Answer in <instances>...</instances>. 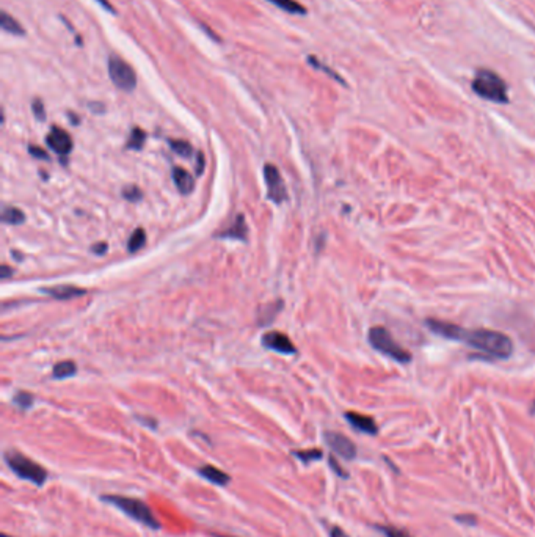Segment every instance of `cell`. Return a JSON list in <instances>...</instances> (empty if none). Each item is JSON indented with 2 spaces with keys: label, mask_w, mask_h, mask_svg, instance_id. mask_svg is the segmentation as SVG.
I'll return each instance as SVG.
<instances>
[{
  "label": "cell",
  "mask_w": 535,
  "mask_h": 537,
  "mask_svg": "<svg viewBox=\"0 0 535 537\" xmlns=\"http://www.w3.org/2000/svg\"><path fill=\"white\" fill-rule=\"evenodd\" d=\"M262 346L267 347V349H272L275 352H280V354H296V346L291 341L289 336L280 332H269L262 336Z\"/></svg>",
  "instance_id": "10"
},
{
  "label": "cell",
  "mask_w": 535,
  "mask_h": 537,
  "mask_svg": "<svg viewBox=\"0 0 535 537\" xmlns=\"http://www.w3.org/2000/svg\"><path fill=\"white\" fill-rule=\"evenodd\" d=\"M107 248H108V247H107V243H106V242H97L96 246H93L91 252L95 253V254H97V256H101V254L107 253Z\"/></svg>",
  "instance_id": "31"
},
{
  "label": "cell",
  "mask_w": 535,
  "mask_h": 537,
  "mask_svg": "<svg viewBox=\"0 0 535 537\" xmlns=\"http://www.w3.org/2000/svg\"><path fill=\"white\" fill-rule=\"evenodd\" d=\"M43 292H47L51 297H56L58 300H68V298H74V297H82L86 294L85 289L78 286H71V285H58V286H52V287H43Z\"/></svg>",
  "instance_id": "13"
},
{
  "label": "cell",
  "mask_w": 535,
  "mask_h": 537,
  "mask_svg": "<svg viewBox=\"0 0 535 537\" xmlns=\"http://www.w3.org/2000/svg\"><path fill=\"white\" fill-rule=\"evenodd\" d=\"M381 533L386 537H413L410 533H407L405 529L396 528V526H380L379 528Z\"/></svg>",
  "instance_id": "27"
},
{
  "label": "cell",
  "mask_w": 535,
  "mask_h": 537,
  "mask_svg": "<svg viewBox=\"0 0 535 537\" xmlns=\"http://www.w3.org/2000/svg\"><path fill=\"white\" fill-rule=\"evenodd\" d=\"M168 143H170L174 153L182 156V157H190L193 153L192 145H190L189 142H185V140H168Z\"/></svg>",
  "instance_id": "23"
},
{
  "label": "cell",
  "mask_w": 535,
  "mask_h": 537,
  "mask_svg": "<svg viewBox=\"0 0 535 537\" xmlns=\"http://www.w3.org/2000/svg\"><path fill=\"white\" fill-rule=\"evenodd\" d=\"M427 327L430 332L441 336V338L451 341H460L473 349L479 350L480 354L490 355L493 358H509L513 352L512 339L502 332L488 329H465L460 325L443 322L438 319H429Z\"/></svg>",
  "instance_id": "1"
},
{
  "label": "cell",
  "mask_w": 535,
  "mask_h": 537,
  "mask_svg": "<svg viewBox=\"0 0 535 537\" xmlns=\"http://www.w3.org/2000/svg\"><path fill=\"white\" fill-rule=\"evenodd\" d=\"M330 464H331V468H335V471H336L337 475H340L341 477H347V473H346V471H344V470L341 468V466L337 465V462H336V460L333 459V457L330 459Z\"/></svg>",
  "instance_id": "33"
},
{
  "label": "cell",
  "mask_w": 535,
  "mask_h": 537,
  "mask_svg": "<svg viewBox=\"0 0 535 537\" xmlns=\"http://www.w3.org/2000/svg\"><path fill=\"white\" fill-rule=\"evenodd\" d=\"M108 77L121 91H134L137 86V74H135L134 68L130 67L128 62H124L121 57L110 56L108 57Z\"/></svg>",
  "instance_id": "6"
},
{
  "label": "cell",
  "mask_w": 535,
  "mask_h": 537,
  "mask_svg": "<svg viewBox=\"0 0 535 537\" xmlns=\"http://www.w3.org/2000/svg\"><path fill=\"white\" fill-rule=\"evenodd\" d=\"M471 88L477 96L487 101L498 102V104H507L509 102L507 84L502 80L499 74L490 71V69H479L473 79Z\"/></svg>",
  "instance_id": "2"
},
{
  "label": "cell",
  "mask_w": 535,
  "mask_h": 537,
  "mask_svg": "<svg viewBox=\"0 0 535 537\" xmlns=\"http://www.w3.org/2000/svg\"><path fill=\"white\" fill-rule=\"evenodd\" d=\"M297 455L300 460H303L305 464L313 462V460H318L322 457V451L320 449H308V451H296L294 453Z\"/></svg>",
  "instance_id": "26"
},
{
  "label": "cell",
  "mask_w": 535,
  "mask_h": 537,
  "mask_svg": "<svg viewBox=\"0 0 535 537\" xmlns=\"http://www.w3.org/2000/svg\"><path fill=\"white\" fill-rule=\"evenodd\" d=\"M46 143L54 153L60 156H68L73 151V139H71V135L57 126H54L51 132L47 134Z\"/></svg>",
  "instance_id": "8"
},
{
  "label": "cell",
  "mask_w": 535,
  "mask_h": 537,
  "mask_svg": "<svg viewBox=\"0 0 535 537\" xmlns=\"http://www.w3.org/2000/svg\"><path fill=\"white\" fill-rule=\"evenodd\" d=\"M368 339H369V344L372 346L377 352L392 358V360L397 363H408L412 360L410 352L403 349L401 344H397V341L392 338L390 330L385 327L370 329Z\"/></svg>",
  "instance_id": "4"
},
{
  "label": "cell",
  "mask_w": 535,
  "mask_h": 537,
  "mask_svg": "<svg viewBox=\"0 0 535 537\" xmlns=\"http://www.w3.org/2000/svg\"><path fill=\"white\" fill-rule=\"evenodd\" d=\"M32 110H34L36 119H40V121H45L46 119V108H45V104H43L41 99H35L34 104H32Z\"/></svg>",
  "instance_id": "29"
},
{
  "label": "cell",
  "mask_w": 535,
  "mask_h": 537,
  "mask_svg": "<svg viewBox=\"0 0 535 537\" xmlns=\"http://www.w3.org/2000/svg\"><path fill=\"white\" fill-rule=\"evenodd\" d=\"M29 151L30 154L34 157H38V159H47V153L46 151H43L41 148H36V146H29Z\"/></svg>",
  "instance_id": "30"
},
{
  "label": "cell",
  "mask_w": 535,
  "mask_h": 537,
  "mask_svg": "<svg viewBox=\"0 0 535 537\" xmlns=\"http://www.w3.org/2000/svg\"><path fill=\"white\" fill-rule=\"evenodd\" d=\"M531 414L535 415V399H534V403H532V405H531Z\"/></svg>",
  "instance_id": "38"
},
{
  "label": "cell",
  "mask_w": 535,
  "mask_h": 537,
  "mask_svg": "<svg viewBox=\"0 0 535 537\" xmlns=\"http://www.w3.org/2000/svg\"><path fill=\"white\" fill-rule=\"evenodd\" d=\"M2 220L8 225H21L25 222V215L21 209L13 206H5L2 211Z\"/></svg>",
  "instance_id": "19"
},
{
  "label": "cell",
  "mask_w": 535,
  "mask_h": 537,
  "mask_svg": "<svg viewBox=\"0 0 535 537\" xmlns=\"http://www.w3.org/2000/svg\"><path fill=\"white\" fill-rule=\"evenodd\" d=\"M104 500L113 504V506H117L119 511L124 512L128 517L134 518L135 522L148 526V528L152 529H159V520L154 517V514H152L148 504L141 500H137V498H129V497H117V495L104 497Z\"/></svg>",
  "instance_id": "3"
},
{
  "label": "cell",
  "mask_w": 535,
  "mask_h": 537,
  "mask_svg": "<svg viewBox=\"0 0 535 537\" xmlns=\"http://www.w3.org/2000/svg\"><path fill=\"white\" fill-rule=\"evenodd\" d=\"M308 63L311 64V67H314L316 69H320V71H324V73H326V74H329L330 75V77H333V79H336L337 80V82H341V84H344V80L340 77V75H337L335 71H333V69H330L329 67H326V64H324V63H322L320 62V60H318V58H316V57H308Z\"/></svg>",
  "instance_id": "24"
},
{
  "label": "cell",
  "mask_w": 535,
  "mask_h": 537,
  "mask_svg": "<svg viewBox=\"0 0 535 537\" xmlns=\"http://www.w3.org/2000/svg\"><path fill=\"white\" fill-rule=\"evenodd\" d=\"M5 460L10 468H12L16 475L23 479L32 482L35 486H43L47 479L46 470L41 465H38L34 460L25 457L18 451H8L5 454Z\"/></svg>",
  "instance_id": "5"
},
{
  "label": "cell",
  "mask_w": 535,
  "mask_h": 537,
  "mask_svg": "<svg viewBox=\"0 0 535 537\" xmlns=\"http://www.w3.org/2000/svg\"><path fill=\"white\" fill-rule=\"evenodd\" d=\"M330 537H348L346 534V531H342L340 526H335V528H331L330 531Z\"/></svg>",
  "instance_id": "34"
},
{
  "label": "cell",
  "mask_w": 535,
  "mask_h": 537,
  "mask_svg": "<svg viewBox=\"0 0 535 537\" xmlns=\"http://www.w3.org/2000/svg\"><path fill=\"white\" fill-rule=\"evenodd\" d=\"M267 2L276 5L278 8H281L283 12L289 14H307V8L296 2V0H267Z\"/></svg>",
  "instance_id": "18"
},
{
  "label": "cell",
  "mask_w": 535,
  "mask_h": 537,
  "mask_svg": "<svg viewBox=\"0 0 535 537\" xmlns=\"http://www.w3.org/2000/svg\"><path fill=\"white\" fill-rule=\"evenodd\" d=\"M247 236H248V226L242 214H239L226 230H223L222 232H218L217 235V237L239 239V241H247Z\"/></svg>",
  "instance_id": "12"
},
{
  "label": "cell",
  "mask_w": 535,
  "mask_h": 537,
  "mask_svg": "<svg viewBox=\"0 0 535 537\" xmlns=\"http://www.w3.org/2000/svg\"><path fill=\"white\" fill-rule=\"evenodd\" d=\"M75 365L73 361H60L54 366V377L56 379H67L75 374Z\"/></svg>",
  "instance_id": "21"
},
{
  "label": "cell",
  "mask_w": 535,
  "mask_h": 537,
  "mask_svg": "<svg viewBox=\"0 0 535 537\" xmlns=\"http://www.w3.org/2000/svg\"><path fill=\"white\" fill-rule=\"evenodd\" d=\"M123 197L126 200H129V202H139V200L141 198V191L137 187V186H126L123 189Z\"/></svg>",
  "instance_id": "28"
},
{
  "label": "cell",
  "mask_w": 535,
  "mask_h": 537,
  "mask_svg": "<svg viewBox=\"0 0 535 537\" xmlns=\"http://www.w3.org/2000/svg\"><path fill=\"white\" fill-rule=\"evenodd\" d=\"M200 475L204 477V479H207L209 482H212V484L215 486H226L229 482V476L225 473V471L218 470L215 468V466L212 465H204L200 468Z\"/></svg>",
  "instance_id": "15"
},
{
  "label": "cell",
  "mask_w": 535,
  "mask_h": 537,
  "mask_svg": "<svg viewBox=\"0 0 535 537\" xmlns=\"http://www.w3.org/2000/svg\"><path fill=\"white\" fill-rule=\"evenodd\" d=\"M12 275H13V269H10L8 265H2V275H0V278L8 280Z\"/></svg>",
  "instance_id": "35"
},
{
  "label": "cell",
  "mask_w": 535,
  "mask_h": 537,
  "mask_svg": "<svg viewBox=\"0 0 535 537\" xmlns=\"http://www.w3.org/2000/svg\"><path fill=\"white\" fill-rule=\"evenodd\" d=\"M13 403H14L16 405H18L19 409H23V410H25V409H30L32 404H34V396H32L30 393H24V392H21V393H18V394L14 396Z\"/></svg>",
  "instance_id": "25"
},
{
  "label": "cell",
  "mask_w": 535,
  "mask_h": 537,
  "mask_svg": "<svg viewBox=\"0 0 535 537\" xmlns=\"http://www.w3.org/2000/svg\"><path fill=\"white\" fill-rule=\"evenodd\" d=\"M218 537H222V536H218Z\"/></svg>",
  "instance_id": "39"
},
{
  "label": "cell",
  "mask_w": 535,
  "mask_h": 537,
  "mask_svg": "<svg viewBox=\"0 0 535 537\" xmlns=\"http://www.w3.org/2000/svg\"><path fill=\"white\" fill-rule=\"evenodd\" d=\"M196 157H198V162H196V175H201L204 170V156L198 153L196 154Z\"/></svg>",
  "instance_id": "32"
},
{
  "label": "cell",
  "mask_w": 535,
  "mask_h": 537,
  "mask_svg": "<svg viewBox=\"0 0 535 537\" xmlns=\"http://www.w3.org/2000/svg\"><path fill=\"white\" fill-rule=\"evenodd\" d=\"M325 442L329 443L333 451L344 459L350 460L357 455V448H355L353 442L340 432H325Z\"/></svg>",
  "instance_id": "9"
},
{
  "label": "cell",
  "mask_w": 535,
  "mask_h": 537,
  "mask_svg": "<svg viewBox=\"0 0 535 537\" xmlns=\"http://www.w3.org/2000/svg\"><path fill=\"white\" fill-rule=\"evenodd\" d=\"M96 2H97V3H99V5H101V7H102V8H106V10H107V12H108V13H115V8L112 7V5H110V3H108V0H96Z\"/></svg>",
  "instance_id": "36"
},
{
  "label": "cell",
  "mask_w": 535,
  "mask_h": 537,
  "mask_svg": "<svg viewBox=\"0 0 535 537\" xmlns=\"http://www.w3.org/2000/svg\"><path fill=\"white\" fill-rule=\"evenodd\" d=\"M457 520H460V522H468V523H473V522H474V517H458Z\"/></svg>",
  "instance_id": "37"
},
{
  "label": "cell",
  "mask_w": 535,
  "mask_h": 537,
  "mask_svg": "<svg viewBox=\"0 0 535 537\" xmlns=\"http://www.w3.org/2000/svg\"><path fill=\"white\" fill-rule=\"evenodd\" d=\"M281 305H283L281 302H278V303L274 302V303H269V305L262 307L259 316H258L259 325H267L274 321V319L276 318V314L281 311Z\"/></svg>",
  "instance_id": "17"
},
{
  "label": "cell",
  "mask_w": 535,
  "mask_h": 537,
  "mask_svg": "<svg viewBox=\"0 0 535 537\" xmlns=\"http://www.w3.org/2000/svg\"><path fill=\"white\" fill-rule=\"evenodd\" d=\"M264 179L267 186V197L276 204H281L287 200L286 184L283 181L280 170L275 165L267 164L264 167Z\"/></svg>",
  "instance_id": "7"
},
{
  "label": "cell",
  "mask_w": 535,
  "mask_h": 537,
  "mask_svg": "<svg viewBox=\"0 0 535 537\" xmlns=\"http://www.w3.org/2000/svg\"><path fill=\"white\" fill-rule=\"evenodd\" d=\"M145 140H146L145 131H141L140 128H135V129H132V132H130L126 146H128L129 150H141L143 148Z\"/></svg>",
  "instance_id": "22"
},
{
  "label": "cell",
  "mask_w": 535,
  "mask_h": 537,
  "mask_svg": "<svg viewBox=\"0 0 535 537\" xmlns=\"http://www.w3.org/2000/svg\"><path fill=\"white\" fill-rule=\"evenodd\" d=\"M347 421L355 427V429L363 432V433H369V435H375L379 427H377L375 421L370 416H366L361 414H357V411H347L346 414Z\"/></svg>",
  "instance_id": "11"
},
{
  "label": "cell",
  "mask_w": 535,
  "mask_h": 537,
  "mask_svg": "<svg viewBox=\"0 0 535 537\" xmlns=\"http://www.w3.org/2000/svg\"><path fill=\"white\" fill-rule=\"evenodd\" d=\"M173 181L176 184L178 191L182 195L192 193V191L195 189V181L192 175H190L187 170H184L182 167L173 168Z\"/></svg>",
  "instance_id": "14"
},
{
  "label": "cell",
  "mask_w": 535,
  "mask_h": 537,
  "mask_svg": "<svg viewBox=\"0 0 535 537\" xmlns=\"http://www.w3.org/2000/svg\"><path fill=\"white\" fill-rule=\"evenodd\" d=\"M0 25H2V30L7 32V34L12 35H18V36H24L25 30L23 29L18 21H16L13 16H10L7 12H2V21H0Z\"/></svg>",
  "instance_id": "16"
},
{
  "label": "cell",
  "mask_w": 535,
  "mask_h": 537,
  "mask_svg": "<svg viewBox=\"0 0 535 537\" xmlns=\"http://www.w3.org/2000/svg\"><path fill=\"white\" fill-rule=\"evenodd\" d=\"M145 242H146V235H145V231L141 230V228H137V230H135V231L132 232V235H130V237H129V242H128V250H129V253L139 252L140 248H143Z\"/></svg>",
  "instance_id": "20"
}]
</instances>
